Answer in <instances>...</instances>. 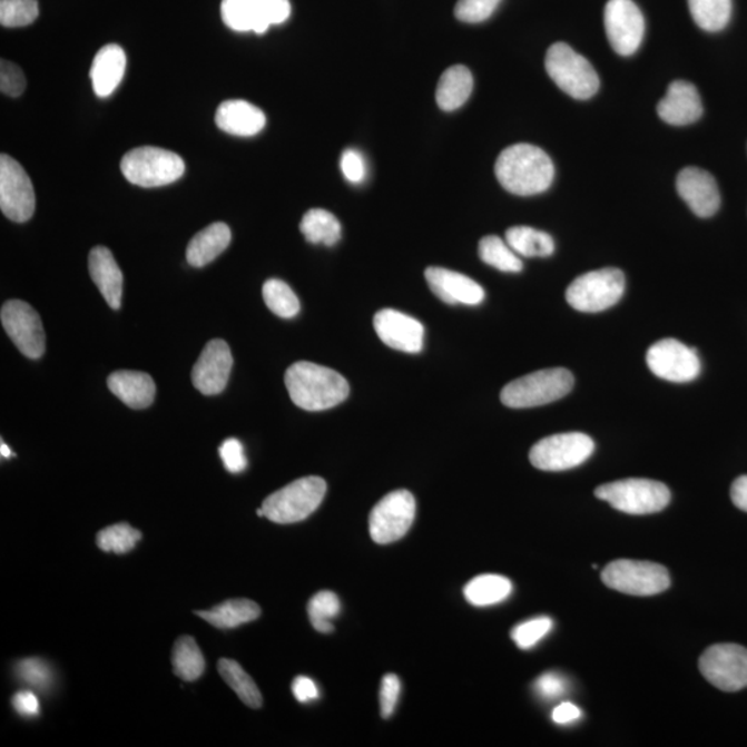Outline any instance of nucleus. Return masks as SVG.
Wrapping results in <instances>:
<instances>
[{
  "instance_id": "f257e3e1",
  "label": "nucleus",
  "mask_w": 747,
  "mask_h": 747,
  "mask_svg": "<svg viewBox=\"0 0 747 747\" xmlns=\"http://www.w3.org/2000/svg\"><path fill=\"white\" fill-rule=\"evenodd\" d=\"M494 173L507 191L527 197L549 190L556 168L549 154L540 147L521 142L500 154Z\"/></svg>"
},
{
  "instance_id": "f03ea898",
  "label": "nucleus",
  "mask_w": 747,
  "mask_h": 747,
  "mask_svg": "<svg viewBox=\"0 0 747 747\" xmlns=\"http://www.w3.org/2000/svg\"><path fill=\"white\" fill-rule=\"evenodd\" d=\"M291 401L306 412L338 406L350 396V384L340 373L311 362L294 363L284 376Z\"/></svg>"
},
{
  "instance_id": "7ed1b4c3",
  "label": "nucleus",
  "mask_w": 747,
  "mask_h": 747,
  "mask_svg": "<svg viewBox=\"0 0 747 747\" xmlns=\"http://www.w3.org/2000/svg\"><path fill=\"white\" fill-rule=\"evenodd\" d=\"M573 385V374L567 368L541 370L505 385L501 402L510 409L544 406L567 396Z\"/></svg>"
},
{
  "instance_id": "20e7f679",
  "label": "nucleus",
  "mask_w": 747,
  "mask_h": 747,
  "mask_svg": "<svg viewBox=\"0 0 747 747\" xmlns=\"http://www.w3.org/2000/svg\"><path fill=\"white\" fill-rule=\"evenodd\" d=\"M327 483L321 476L301 478L264 501L265 518L281 524L304 521L321 507Z\"/></svg>"
},
{
  "instance_id": "39448f33",
  "label": "nucleus",
  "mask_w": 747,
  "mask_h": 747,
  "mask_svg": "<svg viewBox=\"0 0 747 747\" xmlns=\"http://www.w3.org/2000/svg\"><path fill=\"white\" fill-rule=\"evenodd\" d=\"M545 70L557 87L573 99H590L600 89L594 67L567 43H554L547 51Z\"/></svg>"
},
{
  "instance_id": "423d86ee",
  "label": "nucleus",
  "mask_w": 747,
  "mask_h": 747,
  "mask_svg": "<svg viewBox=\"0 0 747 747\" xmlns=\"http://www.w3.org/2000/svg\"><path fill=\"white\" fill-rule=\"evenodd\" d=\"M597 499L630 515H648L669 505L671 493L666 484L651 479H625L596 489Z\"/></svg>"
},
{
  "instance_id": "0eeeda50",
  "label": "nucleus",
  "mask_w": 747,
  "mask_h": 747,
  "mask_svg": "<svg viewBox=\"0 0 747 747\" xmlns=\"http://www.w3.org/2000/svg\"><path fill=\"white\" fill-rule=\"evenodd\" d=\"M185 169V161L178 154L158 147L134 148L121 161L125 178L146 188L174 184L184 176Z\"/></svg>"
},
{
  "instance_id": "6e6552de",
  "label": "nucleus",
  "mask_w": 747,
  "mask_h": 747,
  "mask_svg": "<svg viewBox=\"0 0 747 747\" xmlns=\"http://www.w3.org/2000/svg\"><path fill=\"white\" fill-rule=\"evenodd\" d=\"M625 289L623 272L607 267L576 278L567 289V301L576 311L598 313L618 304Z\"/></svg>"
},
{
  "instance_id": "1a4fd4ad",
  "label": "nucleus",
  "mask_w": 747,
  "mask_h": 747,
  "mask_svg": "<svg viewBox=\"0 0 747 747\" xmlns=\"http://www.w3.org/2000/svg\"><path fill=\"white\" fill-rule=\"evenodd\" d=\"M602 581L623 594L651 597L669 589L670 574L659 563L619 560L602 570Z\"/></svg>"
},
{
  "instance_id": "9d476101",
  "label": "nucleus",
  "mask_w": 747,
  "mask_h": 747,
  "mask_svg": "<svg viewBox=\"0 0 747 747\" xmlns=\"http://www.w3.org/2000/svg\"><path fill=\"white\" fill-rule=\"evenodd\" d=\"M594 441L586 433H558L535 443L529 459L538 470L560 472L583 464L594 453Z\"/></svg>"
},
{
  "instance_id": "9b49d317",
  "label": "nucleus",
  "mask_w": 747,
  "mask_h": 747,
  "mask_svg": "<svg viewBox=\"0 0 747 747\" xmlns=\"http://www.w3.org/2000/svg\"><path fill=\"white\" fill-rule=\"evenodd\" d=\"M699 670L721 691H740L747 687V649L737 643H717L700 656Z\"/></svg>"
},
{
  "instance_id": "f8f14e48",
  "label": "nucleus",
  "mask_w": 747,
  "mask_h": 747,
  "mask_svg": "<svg viewBox=\"0 0 747 747\" xmlns=\"http://www.w3.org/2000/svg\"><path fill=\"white\" fill-rule=\"evenodd\" d=\"M415 518V499L407 490L385 495L370 514V535L376 544H391L407 534Z\"/></svg>"
},
{
  "instance_id": "ddd939ff",
  "label": "nucleus",
  "mask_w": 747,
  "mask_h": 747,
  "mask_svg": "<svg viewBox=\"0 0 747 747\" xmlns=\"http://www.w3.org/2000/svg\"><path fill=\"white\" fill-rule=\"evenodd\" d=\"M36 190L30 176L14 158L0 157V209L6 218L24 224L36 213Z\"/></svg>"
},
{
  "instance_id": "4468645a",
  "label": "nucleus",
  "mask_w": 747,
  "mask_h": 747,
  "mask_svg": "<svg viewBox=\"0 0 747 747\" xmlns=\"http://www.w3.org/2000/svg\"><path fill=\"white\" fill-rule=\"evenodd\" d=\"M0 321L9 338L22 355L39 358L47 350V336L41 317L31 305L19 299L6 302L0 312Z\"/></svg>"
},
{
  "instance_id": "2eb2a0df",
  "label": "nucleus",
  "mask_w": 747,
  "mask_h": 747,
  "mask_svg": "<svg viewBox=\"0 0 747 747\" xmlns=\"http://www.w3.org/2000/svg\"><path fill=\"white\" fill-rule=\"evenodd\" d=\"M647 363L656 376L676 384L697 380L700 373L697 351L671 338L658 341L649 347Z\"/></svg>"
},
{
  "instance_id": "dca6fc26",
  "label": "nucleus",
  "mask_w": 747,
  "mask_h": 747,
  "mask_svg": "<svg viewBox=\"0 0 747 747\" xmlns=\"http://www.w3.org/2000/svg\"><path fill=\"white\" fill-rule=\"evenodd\" d=\"M606 31L616 53L635 55L646 32V20L640 8L632 0H609L606 6Z\"/></svg>"
},
{
  "instance_id": "f3484780",
  "label": "nucleus",
  "mask_w": 747,
  "mask_h": 747,
  "mask_svg": "<svg viewBox=\"0 0 747 747\" xmlns=\"http://www.w3.org/2000/svg\"><path fill=\"white\" fill-rule=\"evenodd\" d=\"M232 367L233 356L229 345L224 340L209 341L194 364L193 385L203 395H219L229 381Z\"/></svg>"
},
{
  "instance_id": "a211bd4d",
  "label": "nucleus",
  "mask_w": 747,
  "mask_h": 747,
  "mask_svg": "<svg viewBox=\"0 0 747 747\" xmlns=\"http://www.w3.org/2000/svg\"><path fill=\"white\" fill-rule=\"evenodd\" d=\"M376 335L392 350L419 353L424 346L425 328L417 318L395 309H382L374 317Z\"/></svg>"
},
{
  "instance_id": "6ab92c4d",
  "label": "nucleus",
  "mask_w": 747,
  "mask_h": 747,
  "mask_svg": "<svg viewBox=\"0 0 747 747\" xmlns=\"http://www.w3.org/2000/svg\"><path fill=\"white\" fill-rule=\"evenodd\" d=\"M677 191L699 218H710L720 208L721 197L717 181L704 169H682L677 176Z\"/></svg>"
},
{
  "instance_id": "aec40b11",
  "label": "nucleus",
  "mask_w": 747,
  "mask_h": 747,
  "mask_svg": "<svg viewBox=\"0 0 747 747\" xmlns=\"http://www.w3.org/2000/svg\"><path fill=\"white\" fill-rule=\"evenodd\" d=\"M425 278L432 293L444 304L476 306L484 299V289L481 285L461 273L443 267H427Z\"/></svg>"
},
{
  "instance_id": "412c9836",
  "label": "nucleus",
  "mask_w": 747,
  "mask_h": 747,
  "mask_svg": "<svg viewBox=\"0 0 747 747\" xmlns=\"http://www.w3.org/2000/svg\"><path fill=\"white\" fill-rule=\"evenodd\" d=\"M658 114L661 121L675 127L697 122L704 114L698 89L686 81L671 82L666 96L659 101Z\"/></svg>"
},
{
  "instance_id": "4be33fe9",
  "label": "nucleus",
  "mask_w": 747,
  "mask_h": 747,
  "mask_svg": "<svg viewBox=\"0 0 747 747\" xmlns=\"http://www.w3.org/2000/svg\"><path fill=\"white\" fill-rule=\"evenodd\" d=\"M215 122L226 134L250 138L265 128L266 117L261 108L248 101L227 100L216 111Z\"/></svg>"
},
{
  "instance_id": "5701e85b",
  "label": "nucleus",
  "mask_w": 747,
  "mask_h": 747,
  "mask_svg": "<svg viewBox=\"0 0 747 747\" xmlns=\"http://www.w3.org/2000/svg\"><path fill=\"white\" fill-rule=\"evenodd\" d=\"M89 273L102 298L111 309L118 311L121 307L124 276L110 249L96 247L90 250Z\"/></svg>"
},
{
  "instance_id": "b1692460",
  "label": "nucleus",
  "mask_w": 747,
  "mask_h": 747,
  "mask_svg": "<svg viewBox=\"0 0 747 747\" xmlns=\"http://www.w3.org/2000/svg\"><path fill=\"white\" fill-rule=\"evenodd\" d=\"M127 70V55L118 45H107L95 56L90 79L95 94L108 97L119 87Z\"/></svg>"
},
{
  "instance_id": "393cba45",
  "label": "nucleus",
  "mask_w": 747,
  "mask_h": 747,
  "mask_svg": "<svg viewBox=\"0 0 747 747\" xmlns=\"http://www.w3.org/2000/svg\"><path fill=\"white\" fill-rule=\"evenodd\" d=\"M107 385L130 409L150 407L156 397V382L146 373L116 372L108 376Z\"/></svg>"
},
{
  "instance_id": "a878e982",
  "label": "nucleus",
  "mask_w": 747,
  "mask_h": 747,
  "mask_svg": "<svg viewBox=\"0 0 747 747\" xmlns=\"http://www.w3.org/2000/svg\"><path fill=\"white\" fill-rule=\"evenodd\" d=\"M232 242V232L229 226L216 222V224L205 227L191 238L187 245L186 258L188 264L194 267H204L218 258L224 250L229 247Z\"/></svg>"
},
{
  "instance_id": "bb28decb",
  "label": "nucleus",
  "mask_w": 747,
  "mask_h": 747,
  "mask_svg": "<svg viewBox=\"0 0 747 747\" xmlns=\"http://www.w3.org/2000/svg\"><path fill=\"white\" fill-rule=\"evenodd\" d=\"M473 89V78L464 66L450 67L439 79L436 102L443 111H455L463 107Z\"/></svg>"
},
{
  "instance_id": "cd10ccee",
  "label": "nucleus",
  "mask_w": 747,
  "mask_h": 747,
  "mask_svg": "<svg viewBox=\"0 0 747 747\" xmlns=\"http://www.w3.org/2000/svg\"><path fill=\"white\" fill-rule=\"evenodd\" d=\"M261 613L258 603L244 600V598L225 601L213 609L196 612L199 618L220 630L236 629L238 626L250 623L258 619Z\"/></svg>"
},
{
  "instance_id": "c85d7f7f",
  "label": "nucleus",
  "mask_w": 747,
  "mask_h": 747,
  "mask_svg": "<svg viewBox=\"0 0 747 747\" xmlns=\"http://www.w3.org/2000/svg\"><path fill=\"white\" fill-rule=\"evenodd\" d=\"M512 583L504 576L481 574L465 586V600L473 607L495 606L511 596Z\"/></svg>"
},
{
  "instance_id": "c756f323",
  "label": "nucleus",
  "mask_w": 747,
  "mask_h": 747,
  "mask_svg": "<svg viewBox=\"0 0 747 747\" xmlns=\"http://www.w3.org/2000/svg\"><path fill=\"white\" fill-rule=\"evenodd\" d=\"M505 242L519 256L527 258H545L554 254V239L549 233L528 226H515L505 233Z\"/></svg>"
},
{
  "instance_id": "7c9ffc66",
  "label": "nucleus",
  "mask_w": 747,
  "mask_h": 747,
  "mask_svg": "<svg viewBox=\"0 0 747 747\" xmlns=\"http://www.w3.org/2000/svg\"><path fill=\"white\" fill-rule=\"evenodd\" d=\"M299 227L307 242L312 244H324L327 247H333L341 238L340 220L326 209L313 208L307 210Z\"/></svg>"
},
{
  "instance_id": "2f4dec72",
  "label": "nucleus",
  "mask_w": 747,
  "mask_h": 747,
  "mask_svg": "<svg viewBox=\"0 0 747 747\" xmlns=\"http://www.w3.org/2000/svg\"><path fill=\"white\" fill-rule=\"evenodd\" d=\"M220 11L225 24L233 31L265 33L269 30L259 19L255 0H224Z\"/></svg>"
},
{
  "instance_id": "473e14b6",
  "label": "nucleus",
  "mask_w": 747,
  "mask_h": 747,
  "mask_svg": "<svg viewBox=\"0 0 747 747\" xmlns=\"http://www.w3.org/2000/svg\"><path fill=\"white\" fill-rule=\"evenodd\" d=\"M697 24L707 32L724 30L731 20L733 0H688Z\"/></svg>"
},
{
  "instance_id": "72a5a7b5",
  "label": "nucleus",
  "mask_w": 747,
  "mask_h": 747,
  "mask_svg": "<svg viewBox=\"0 0 747 747\" xmlns=\"http://www.w3.org/2000/svg\"><path fill=\"white\" fill-rule=\"evenodd\" d=\"M218 667L222 678L237 694V697L248 707L259 709L264 699L253 678L244 671L243 667L230 659H222Z\"/></svg>"
},
{
  "instance_id": "f704fd0d",
  "label": "nucleus",
  "mask_w": 747,
  "mask_h": 747,
  "mask_svg": "<svg viewBox=\"0 0 747 747\" xmlns=\"http://www.w3.org/2000/svg\"><path fill=\"white\" fill-rule=\"evenodd\" d=\"M175 675L184 681H196L203 676L205 660L194 638L180 637L173 653Z\"/></svg>"
},
{
  "instance_id": "c9c22d12",
  "label": "nucleus",
  "mask_w": 747,
  "mask_h": 747,
  "mask_svg": "<svg viewBox=\"0 0 747 747\" xmlns=\"http://www.w3.org/2000/svg\"><path fill=\"white\" fill-rule=\"evenodd\" d=\"M479 256L489 266L505 273H519L523 264L509 243L498 236H488L479 243Z\"/></svg>"
},
{
  "instance_id": "e433bc0d",
  "label": "nucleus",
  "mask_w": 747,
  "mask_h": 747,
  "mask_svg": "<svg viewBox=\"0 0 747 747\" xmlns=\"http://www.w3.org/2000/svg\"><path fill=\"white\" fill-rule=\"evenodd\" d=\"M264 294L265 304L276 316L283 318H293L298 315L301 304L298 296L285 284L277 278L267 281L262 289Z\"/></svg>"
},
{
  "instance_id": "4c0bfd02",
  "label": "nucleus",
  "mask_w": 747,
  "mask_h": 747,
  "mask_svg": "<svg viewBox=\"0 0 747 747\" xmlns=\"http://www.w3.org/2000/svg\"><path fill=\"white\" fill-rule=\"evenodd\" d=\"M140 539V530L134 529L128 523H117L100 530L96 541L101 551L127 554L135 549Z\"/></svg>"
},
{
  "instance_id": "58836bf2",
  "label": "nucleus",
  "mask_w": 747,
  "mask_h": 747,
  "mask_svg": "<svg viewBox=\"0 0 747 747\" xmlns=\"http://www.w3.org/2000/svg\"><path fill=\"white\" fill-rule=\"evenodd\" d=\"M340 612V598L331 591L317 592L307 606L312 626L323 635H330L334 631L333 620Z\"/></svg>"
},
{
  "instance_id": "ea45409f",
  "label": "nucleus",
  "mask_w": 747,
  "mask_h": 747,
  "mask_svg": "<svg viewBox=\"0 0 747 747\" xmlns=\"http://www.w3.org/2000/svg\"><path fill=\"white\" fill-rule=\"evenodd\" d=\"M38 16V0H0V24L3 27L30 26Z\"/></svg>"
},
{
  "instance_id": "a19ab883",
  "label": "nucleus",
  "mask_w": 747,
  "mask_h": 747,
  "mask_svg": "<svg viewBox=\"0 0 747 747\" xmlns=\"http://www.w3.org/2000/svg\"><path fill=\"white\" fill-rule=\"evenodd\" d=\"M552 626H554V623H552L550 618L541 616V618L530 619L518 625L515 629L512 630L511 637L518 648L528 651V649L538 646V643L549 635Z\"/></svg>"
},
{
  "instance_id": "79ce46f5",
  "label": "nucleus",
  "mask_w": 747,
  "mask_h": 747,
  "mask_svg": "<svg viewBox=\"0 0 747 747\" xmlns=\"http://www.w3.org/2000/svg\"><path fill=\"white\" fill-rule=\"evenodd\" d=\"M16 675L27 686L36 689H48L51 684L50 666L42 659L31 658L19 661L16 666Z\"/></svg>"
},
{
  "instance_id": "37998d69",
  "label": "nucleus",
  "mask_w": 747,
  "mask_h": 747,
  "mask_svg": "<svg viewBox=\"0 0 747 747\" xmlns=\"http://www.w3.org/2000/svg\"><path fill=\"white\" fill-rule=\"evenodd\" d=\"M503 0H459L454 14L466 24H478L490 19Z\"/></svg>"
},
{
  "instance_id": "c03bdc74",
  "label": "nucleus",
  "mask_w": 747,
  "mask_h": 747,
  "mask_svg": "<svg viewBox=\"0 0 747 747\" xmlns=\"http://www.w3.org/2000/svg\"><path fill=\"white\" fill-rule=\"evenodd\" d=\"M27 79L19 66L8 60L0 62V90L3 95L19 97L24 94Z\"/></svg>"
},
{
  "instance_id": "a18cd8bd",
  "label": "nucleus",
  "mask_w": 747,
  "mask_h": 747,
  "mask_svg": "<svg viewBox=\"0 0 747 747\" xmlns=\"http://www.w3.org/2000/svg\"><path fill=\"white\" fill-rule=\"evenodd\" d=\"M259 19L267 27L283 24L291 14L288 0H255Z\"/></svg>"
},
{
  "instance_id": "49530a36",
  "label": "nucleus",
  "mask_w": 747,
  "mask_h": 747,
  "mask_svg": "<svg viewBox=\"0 0 747 747\" xmlns=\"http://www.w3.org/2000/svg\"><path fill=\"white\" fill-rule=\"evenodd\" d=\"M341 169L346 180L351 181V184H362L366 179V161H364L362 154L353 150V148H347V150L342 153Z\"/></svg>"
},
{
  "instance_id": "de8ad7c7",
  "label": "nucleus",
  "mask_w": 747,
  "mask_h": 747,
  "mask_svg": "<svg viewBox=\"0 0 747 747\" xmlns=\"http://www.w3.org/2000/svg\"><path fill=\"white\" fill-rule=\"evenodd\" d=\"M219 454L222 461H224L226 470L230 473L243 472L248 465L243 444L237 441V439H227V441L222 443Z\"/></svg>"
},
{
  "instance_id": "09e8293b",
  "label": "nucleus",
  "mask_w": 747,
  "mask_h": 747,
  "mask_svg": "<svg viewBox=\"0 0 747 747\" xmlns=\"http://www.w3.org/2000/svg\"><path fill=\"white\" fill-rule=\"evenodd\" d=\"M399 695H401V681L396 675H386L382 678L380 705L381 716L390 718L395 712Z\"/></svg>"
},
{
  "instance_id": "8fccbe9b",
  "label": "nucleus",
  "mask_w": 747,
  "mask_h": 747,
  "mask_svg": "<svg viewBox=\"0 0 747 747\" xmlns=\"http://www.w3.org/2000/svg\"><path fill=\"white\" fill-rule=\"evenodd\" d=\"M568 684L564 678L557 672H545L540 676L534 684L535 691L544 699H560L567 692Z\"/></svg>"
},
{
  "instance_id": "3c124183",
  "label": "nucleus",
  "mask_w": 747,
  "mask_h": 747,
  "mask_svg": "<svg viewBox=\"0 0 747 747\" xmlns=\"http://www.w3.org/2000/svg\"><path fill=\"white\" fill-rule=\"evenodd\" d=\"M13 707L22 717H37L39 715V700L31 691H21L14 695Z\"/></svg>"
},
{
  "instance_id": "603ef678",
  "label": "nucleus",
  "mask_w": 747,
  "mask_h": 747,
  "mask_svg": "<svg viewBox=\"0 0 747 747\" xmlns=\"http://www.w3.org/2000/svg\"><path fill=\"white\" fill-rule=\"evenodd\" d=\"M293 694L301 704H309L318 698V688L309 677H296L293 682Z\"/></svg>"
},
{
  "instance_id": "864d4df0",
  "label": "nucleus",
  "mask_w": 747,
  "mask_h": 747,
  "mask_svg": "<svg viewBox=\"0 0 747 747\" xmlns=\"http://www.w3.org/2000/svg\"><path fill=\"white\" fill-rule=\"evenodd\" d=\"M581 711L578 706L564 701L560 706H557L554 711H552V720L557 724H569L576 720H579Z\"/></svg>"
},
{
  "instance_id": "5fc2aeb1",
  "label": "nucleus",
  "mask_w": 747,
  "mask_h": 747,
  "mask_svg": "<svg viewBox=\"0 0 747 747\" xmlns=\"http://www.w3.org/2000/svg\"><path fill=\"white\" fill-rule=\"evenodd\" d=\"M731 499L737 509L747 512V475L738 478L733 483Z\"/></svg>"
},
{
  "instance_id": "6e6d98bb",
  "label": "nucleus",
  "mask_w": 747,
  "mask_h": 747,
  "mask_svg": "<svg viewBox=\"0 0 747 747\" xmlns=\"http://www.w3.org/2000/svg\"><path fill=\"white\" fill-rule=\"evenodd\" d=\"M0 449H2V458L9 459L10 455H11V452H10V449L8 446H6L4 442H2V444H0Z\"/></svg>"
},
{
  "instance_id": "4d7b16f0",
  "label": "nucleus",
  "mask_w": 747,
  "mask_h": 747,
  "mask_svg": "<svg viewBox=\"0 0 747 747\" xmlns=\"http://www.w3.org/2000/svg\"><path fill=\"white\" fill-rule=\"evenodd\" d=\"M256 514H258V517H265L264 509H259L258 511H256Z\"/></svg>"
}]
</instances>
